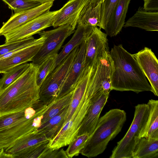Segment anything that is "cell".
I'll return each mask as SVG.
<instances>
[{
    "instance_id": "obj_1",
    "label": "cell",
    "mask_w": 158,
    "mask_h": 158,
    "mask_svg": "<svg viewBox=\"0 0 158 158\" xmlns=\"http://www.w3.org/2000/svg\"><path fill=\"white\" fill-rule=\"evenodd\" d=\"M112 60L111 90L136 93L152 89L136 60L122 44L114 45L110 51Z\"/></svg>"
},
{
    "instance_id": "obj_2",
    "label": "cell",
    "mask_w": 158,
    "mask_h": 158,
    "mask_svg": "<svg viewBox=\"0 0 158 158\" xmlns=\"http://www.w3.org/2000/svg\"><path fill=\"white\" fill-rule=\"evenodd\" d=\"M38 65L32 62L17 80L0 92V116L20 111L39 100L36 81Z\"/></svg>"
},
{
    "instance_id": "obj_3",
    "label": "cell",
    "mask_w": 158,
    "mask_h": 158,
    "mask_svg": "<svg viewBox=\"0 0 158 158\" xmlns=\"http://www.w3.org/2000/svg\"><path fill=\"white\" fill-rule=\"evenodd\" d=\"M126 119L124 110L114 109L107 112L99 118L94 131L80 153L88 158L102 153L109 142L121 131Z\"/></svg>"
},
{
    "instance_id": "obj_4",
    "label": "cell",
    "mask_w": 158,
    "mask_h": 158,
    "mask_svg": "<svg viewBox=\"0 0 158 158\" xmlns=\"http://www.w3.org/2000/svg\"><path fill=\"white\" fill-rule=\"evenodd\" d=\"M52 103L47 105L39 100L28 108L22 119L0 130V149H5L18 139L37 131L41 125L44 114Z\"/></svg>"
},
{
    "instance_id": "obj_5",
    "label": "cell",
    "mask_w": 158,
    "mask_h": 158,
    "mask_svg": "<svg viewBox=\"0 0 158 158\" xmlns=\"http://www.w3.org/2000/svg\"><path fill=\"white\" fill-rule=\"evenodd\" d=\"M147 104L135 106L134 117L123 137L117 142L110 158H132L135 148L139 139V135L146 124L149 113Z\"/></svg>"
},
{
    "instance_id": "obj_6",
    "label": "cell",
    "mask_w": 158,
    "mask_h": 158,
    "mask_svg": "<svg viewBox=\"0 0 158 158\" xmlns=\"http://www.w3.org/2000/svg\"><path fill=\"white\" fill-rule=\"evenodd\" d=\"M75 48L47 76L40 88L39 100L48 105L56 98L78 50Z\"/></svg>"
},
{
    "instance_id": "obj_7",
    "label": "cell",
    "mask_w": 158,
    "mask_h": 158,
    "mask_svg": "<svg viewBox=\"0 0 158 158\" xmlns=\"http://www.w3.org/2000/svg\"><path fill=\"white\" fill-rule=\"evenodd\" d=\"M91 99L85 94L70 118L57 134L49 141V148L54 149L66 146L77 137L82 120L91 104Z\"/></svg>"
},
{
    "instance_id": "obj_8",
    "label": "cell",
    "mask_w": 158,
    "mask_h": 158,
    "mask_svg": "<svg viewBox=\"0 0 158 158\" xmlns=\"http://www.w3.org/2000/svg\"><path fill=\"white\" fill-rule=\"evenodd\" d=\"M68 24L62 25L49 31H41L39 35L46 37L39 50L33 57L32 63L39 65L49 56L57 55L65 40L75 31Z\"/></svg>"
},
{
    "instance_id": "obj_9",
    "label": "cell",
    "mask_w": 158,
    "mask_h": 158,
    "mask_svg": "<svg viewBox=\"0 0 158 158\" xmlns=\"http://www.w3.org/2000/svg\"><path fill=\"white\" fill-rule=\"evenodd\" d=\"M112 60L109 51H105L96 62L86 91V94L92 98L100 90L110 93L111 90Z\"/></svg>"
},
{
    "instance_id": "obj_10",
    "label": "cell",
    "mask_w": 158,
    "mask_h": 158,
    "mask_svg": "<svg viewBox=\"0 0 158 158\" xmlns=\"http://www.w3.org/2000/svg\"><path fill=\"white\" fill-rule=\"evenodd\" d=\"M59 10L48 11L3 35L5 43L26 39L38 34L52 26L55 17Z\"/></svg>"
},
{
    "instance_id": "obj_11",
    "label": "cell",
    "mask_w": 158,
    "mask_h": 158,
    "mask_svg": "<svg viewBox=\"0 0 158 158\" xmlns=\"http://www.w3.org/2000/svg\"><path fill=\"white\" fill-rule=\"evenodd\" d=\"M46 37L44 35L34 39L31 42L12 55L0 60V73H4L20 64L32 61L43 44Z\"/></svg>"
},
{
    "instance_id": "obj_12",
    "label": "cell",
    "mask_w": 158,
    "mask_h": 158,
    "mask_svg": "<svg viewBox=\"0 0 158 158\" xmlns=\"http://www.w3.org/2000/svg\"><path fill=\"white\" fill-rule=\"evenodd\" d=\"M109 93L101 90L91 98L88 109L78 131L77 136L86 134L90 137L94 131L101 113L106 104Z\"/></svg>"
},
{
    "instance_id": "obj_13",
    "label": "cell",
    "mask_w": 158,
    "mask_h": 158,
    "mask_svg": "<svg viewBox=\"0 0 158 158\" xmlns=\"http://www.w3.org/2000/svg\"><path fill=\"white\" fill-rule=\"evenodd\" d=\"M144 74L149 81L152 92L158 96V61L151 49L145 47L138 52L132 54Z\"/></svg>"
},
{
    "instance_id": "obj_14",
    "label": "cell",
    "mask_w": 158,
    "mask_h": 158,
    "mask_svg": "<svg viewBox=\"0 0 158 158\" xmlns=\"http://www.w3.org/2000/svg\"><path fill=\"white\" fill-rule=\"evenodd\" d=\"M101 28L94 27L85 41L86 51L85 68L93 66L102 56L105 51H109L107 35Z\"/></svg>"
},
{
    "instance_id": "obj_15",
    "label": "cell",
    "mask_w": 158,
    "mask_h": 158,
    "mask_svg": "<svg viewBox=\"0 0 158 158\" xmlns=\"http://www.w3.org/2000/svg\"><path fill=\"white\" fill-rule=\"evenodd\" d=\"M54 1L42 4L35 7L14 13L0 28V36L17 28L22 25L49 10Z\"/></svg>"
},
{
    "instance_id": "obj_16",
    "label": "cell",
    "mask_w": 158,
    "mask_h": 158,
    "mask_svg": "<svg viewBox=\"0 0 158 158\" xmlns=\"http://www.w3.org/2000/svg\"><path fill=\"white\" fill-rule=\"evenodd\" d=\"M85 41L79 46L78 51L67 77L60 88L56 99L62 97L73 90L81 75L85 69Z\"/></svg>"
},
{
    "instance_id": "obj_17",
    "label": "cell",
    "mask_w": 158,
    "mask_h": 158,
    "mask_svg": "<svg viewBox=\"0 0 158 158\" xmlns=\"http://www.w3.org/2000/svg\"><path fill=\"white\" fill-rule=\"evenodd\" d=\"M90 0H69L56 15L52 26L56 27L66 24L75 29L82 9Z\"/></svg>"
},
{
    "instance_id": "obj_18",
    "label": "cell",
    "mask_w": 158,
    "mask_h": 158,
    "mask_svg": "<svg viewBox=\"0 0 158 158\" xmlns=\"http://www.w3.org/2000/svg\"><path fill=\"white\" fill-rule=\"evenodd\" d=\"M125 27H134L149 31H158V11H148L139 7L125 23Z\"/></svg>"
},
{
    "instance_id": "obj_19",
    "label": "cell",
    "mask_w": 158,
    "mask_h": 158,
    "mask_svg": "<svg viewBox=\"0 0 158 158\" xmlns=\"http://www.w3.org/2000/svg\"><path fill=\"white\" fill-rule=\"evenodd\" d=\"M131 0H118L104 29L110 37L117 35L121 31Z\"/></svg>"
},
{
    "instance_id": "obj_20",
    "label": "cell",
    "mask_w": 158,
    "mask_h": 158,
    "mask_svg": "<svg viewBox=\"0 0 158 158\" xmlns=\"http://www.w3.org/2000/svg\"><path fill=\"white\" fill-rule=\"evenodd\" d=\"M94 27L79 24L71 39L63 47L56 57L53 69L75 48L86 40L92 32Z\"/></svg>"
},
{
    "instance_id": "obj_21",
    "label": "cell",
    "mask_w": 158,
    "mask_h": 158,
    "mask_svg": "<svg viewBox=\"0 0 158 158\" xmlns=\"http://www.w3.org/2000/svg\"><path fill=\"white\" fill-rule=\"evenodd\" d=\"M101 0H90L82 9L77 24L92 27L100 26Z\"/></svg>"
},
{
    "instance_id": "obj_22",
    "label": "cell",
    "mask_w": 158,
    "mask_h": 158,
    "mask_svg": "<svg viewBox=\"0 0 158 158\" xmlns=\"http://www.w3.org/2000/svg\"><path fill=\"white\" fill-rule=\"evenodd\" d=\"M47 141L49 140L37 130L18 139L4 150L7 153L14 155L25 149Z\"/></svg>"
},
{
    "instance_id": "obj_23",
    "label": "cell",
    "mask_w": 158,
    "mask_h": 158,
    "mask_svg": "<svg viewBox=\"0 0 158 158\" xmlns=\"http://www.w3.org/2000/svg\"><path fill=\"white\" fill-rule=\"evenodd\" d=\"M147 104L149 107L148 117L139 138L158 139V101L151 99Z\"/></svg>"
},
{
    "instance_id": "obj_24",
    "label": "cell",
    "mask_w": 158,
    "mask_h": 158,
    "mask_svg": "<svg viewBox=\"0 0 158 158\" xmlns=\"http://www.w3.org/2000/svg\"><path fill=\"white\" fill-rule=\"evenodd\" d=\"M158 139H139L133 152L132 158H158Z\"/></svg>"
},
{
    "instance_id": "obj_25",
    "label": "cell",
    "mask_w": 158,
    "mask_h": 158,
    "mask_svg": "<svg viewBox=\"0 0 158 158\" xmlns=\"http://www.w3.org/2000/svg\"><path fill=\"white\" fill-rule=\"evenodd\" d=\"M69 105L50 119L41 124L38 131L44 134L49 141L52 139L62 127Z\"/></svg>"
},
{
    "instance_id": "obj_26",
    "label": "cell",
    "mask_w": 158,
    "mask_h": 158,
    "mask_svg": "<svg viewBox=\"0 0 158 158\" xmlns=\"http://www.w3.org/2000/svg\"><path fill=\"white\" fill-rule=\"evenodd\" d=\"M74 90L65 95L56 99L52 102L43 115L41 120L42 124L55 116L66 106L69 105L72 99Z\"/></svg>"
},
{
    "instance_id": "obj_27",
    "label": "cell",
    "mask_w": 158,
    "mask_h": 158,
    "mask_svg": "<svg viewBox=\"0 0 158 158\" xmlns=\"http://www.w3.org/2000/svg\"><path fill=\"white\" fill-rule=\"evenodd\" d=\"M30 63H27L16 66L3 73L0 78V92L19 78L28 68Z\"/></svg>"
},
{
    "instance_id": "obj_28",
    "label": "cell",
    "mask_w": 158,
    "mask_h": 158,
    "mask_svg": "<svg viewBox=\"0 0 158 158\" xmlns=\"http://www.w3.org/2000/svg\"><path fill=\"white\" fill-rule=\"evenodd\" d=\"M49 141L38 143L14 155L15 158H40L49 148Z\"/></svg>"
},
{
    "instance_id": "obj_29",
    "label": "cell",
    "mask_w": 158,
    "mask_h": 158,
    "mask_svg": "<svg viewBox=\"0 0 158 158\" xmlns=\"http://www.w3.org/2000/svg\"><path fill=\"white\" fill-rule=\"evenodd\" d=\"M57 54L49 56L38 65L36 81L40 88L48 74L53 70Z\"/></svg>"
},
{
    "instance_id": "obj_30",
    "label": "cell",
    "mask_w": 158,
    "mask_h": 158,
    "mask_svg": "<svg viewBox=\"0 0 158 158\" xmlns=\"http://www.w3.org/2000/svg\"><path fill=\"white\" fill-rule=\"evenodd\" d=\"M89 137L86 134L77 136L69 144V146L65 151L68 158L78 156L84 147Z\"/></svg>"
},
{
    "instance_id": "obj_31",
    "label": "cell",
    "mask_w": 158,
    "mask_h": 158,
    "mask_svg": "<svg viewBox=\"0 0 158 158\" xmlns=\"http://www.w3.org/2000/svg\"><path fill=\"white\" fill-rule=\"evenodd\" d=\"M13 10L14 13L30 9L42 4L38 2L29 0H2Z\"/></svg>"
},
{
    "instance_id": "obj_32",
    "label": "cell",
    "mask_w": 158,
    "mask_h": 158,
    "mask_svg": "<svg viewBox=\"0 0 158 158\" xmlns=\"http://www.w3.org/2000/svg\"><path fill=\"white\" fill-rule=\"evenodd\" d=\"M118 0H104L102 2L101 9L100 26L104 29Z\"/></svg>"
},
{
    "instance_id": "obj_33",
    "label": "cell",
    "mask_w": 158,
    "mask_h": 158,
    "mask_svg": "<svg viewBox=\"0 0 158 158\" xmlns=\"http://www.w3.org/2000/svg\"><path fill=\"white\" fill-rule=\"evenodd\" d=\"M28 108L20 111L0 116V130L22 119L27 113Z\"/></svg>"
},
{
    "instance_id": "obj_34",
    "label": "cell",
    "mask_w": 158,
    "mask_h": 158,
    "mask_svg": "<svg viewBox=\"0 0 158 158\" xmlns=\"http://www.w3.org/2000/svg\"><path fill=\"white\" fill-rule=\"evenodd\" d=\"M31 36L24 39L0 45V56L17 49L29 44L34 39Z\"/></svg>"
},
{
    "instance_id": "obj_35",
    "label": "cell",
    "mask_w": 158,
    "mask_h": 158,
    "mask_svg": "<svg viewBox=\"0 0 158 158\" xmlns=\"http://www.w3.org/2000/svg\"><path fill=\"white\" fill-rule=\"evenodd\" d=\"M40 158H68L63 148L53 149L49 148L41 155Z\"/></svg>"
},
{
    "instance_id": "obj_36",
    "label": "cell",
    "mask_w": 158,
    "mask_h": 158,
    "mask_svg": "<svg viewBox=\"0 0 158 158\" xmlns=\"http://www.w3.org/2000/svg\"><path fill=\"white\" fill-rule=\"evenodd\" d=\"M143 9L148 11H158V0H144Z\"/></svg>"
},
{
    "instance_id": "obj_37",
    "label": "cell",
    "mask_w": 158,
    "mask_h": 158,
    "mask_svg": "<svg viewBox=\"0 0 158 158\" xmlns=\"http://www.w3.org/2000/svg\"><path fill=\"white\" fill-rule=\"evenodd\" d=\"M15 158L14 156L12 154L6 152L4 148L0 149V158Z\"/></svg>"
},
{
    "instance_id": "obj_38",
    "label": "cell",
    "mask_w": 158,
    "mask_h": 158,
    "mask_svg": "<svg viewBox=\"0 0 158 158\" xmlns=\"http://www.w3.org/2000/svg\"><path fill=\"white\" fill-rule=\"evenodd\" d=\"M32 1H35L39 2L42 4H43L51 1H54L55 0H29Z\"/></svg>"
},
{
    "instance_id": "obj_39",
    "label": "cell",
    "mask_w": 158,
    "mask_h": 158,
    "mask_svg": "<svg viewBox=\"0 0 158 158\" xmlns=\"http://www.w3.org/2000/svg\"><path fill=\"white\" fill-rule=\"evenodd\" d=\"M104 0H101V1H102V2Z\"/></svg>"
}]
</instances>
